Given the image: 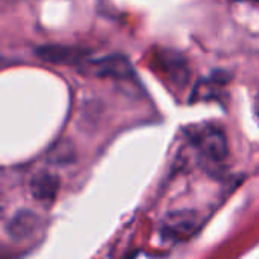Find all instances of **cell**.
<instances>
[{"mask_svg":"<svg viewBox=\"0 0 259 259\" xmlns=\"http://www.w3.org/2000/svg\"><path fill=\"white\" fill-rule=\"evenodd\" d=\"M189 138L200 154L210 162H223L229 153L227 138L223 130L215 125L194 126Z\"/></svg>","mask_w":259,"mask_h":259,"instance_id":"1","label":"cell"},{"mask_svg":"<svg viewBox=\"0 0 259 259\" xmlns=\"http://www.w3.org/2000/svg\"><path fill=\"white\" fill-rule=\"evenodd\" d=\"M198 229V213L195 210H176L166 215L162 223V235L166 239L186 241Z\"/></svg>","mask_w":259,"mask_h":259,"instance_id":"2","label":"cell"},{"mask_svg":"<svg viewBox=\"0 0 259 259\" xmlns=\"http://www.w3.org/2000/svg\"><path fill=\"white\" fill-rule=\"evenodd\" d=\"M85 72L96 76H108L116 79H125L133 75L132 63L123 55H110L92 63H85Z\"/></svg>","mask_w":259,"mask_h":259,"instance_id":"3","label":"cell"},{"mask_svg":"<svg viewBox=\"0 0 259 259\" xmlns=\"http://www.w3.org/2000/svg\"><path fill=\"white\" fill-rule=\"evenodd\" d=\"M37 57L51 64H82L89 57V51L73 46L48 45L37 49Z\"/></svg>","mask_w":259,"mask_h":259,"instance_id":"4","label":"cell"},{"mask_svg":"<svg viewBox=\"0 0 259 259\" xmlns=\"http://www.w3.org/2000/svg\"><path fill=\"white\" fill-rule=\"evenodd\" d=\"M41 230V220L32 210L23 209L17 212L8 223L7 232L14 241H29Z\"/></svg>","mask_w":259,"mask_h":259,"instance_id":"5","label":"cell"},{"mask_svg":"<svg viewBox=\"0 0 259 259\" xmlns=\"http://www.w3.org/2000/svg\"><path fill=\"white\" fill-rule=\"evenodd\" d=\"M60 191V179L58 176L43 171L38 172L31 182V192L32 195L43 203H52Z\"/></svg>","mask_w":259,"mask_h":259,"instance_id":"6","label":"cell"},{"mask_svg":"<svg viewBox=\"0 0 259 259\" xmlns=\"http://www.w3.org/2000/svg\"><path fill=\"white\" fill-rule=\"evenodd\" d=\"M160 60H162V66L165 72L169 75V78L172 79L176 85H185L188 82L189 69H188L186 60L182 55L176 52H163Z\"/></svg>","mask_w":259,"mask_h":259,"instance_id":"7","label":"cell"},{"mask_svg":"<svg viewBox=\"0 0 259 259\" xmlns=\"http://www.w3.org/2000/svg\"><path fill=\"white\" fill-rule=\"evenodd\" d=\"M72 153H73L72 147L67 142H61L51 150L49 159L54 163H67L72 159Z\"/></svg>","mask_w":259,"mask_h":259,"instance_id":"8","label":"cell"},{"mask_svg":"<svg viewBox=\"0 0 259 259\" xmlns=\"http://www.w3.org/2000/svg\"><path fill=\"white\" fill-rule=\"evenodd\" d=\"M19 257H20L19 250H14L10 245L0 242V259H19Z\"/></svg>","mask_w":259,"mask_h":259,"instance_id":"9","label":"cell"},{"mask_svg":"<svg viewBox=\"0 0 259 259\" xmlns=\"http://www.w3.org/2000/svg\"><path fill=\"white\" fill-rule=\"evenodd\" d=\"M254 110H256V113H257V116H259V93H257V96H256V104H254Z\"/></svg>","mask_w":259,"mask_h":259,"instance_id":"10","label":"cell"}]
</instances>
